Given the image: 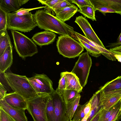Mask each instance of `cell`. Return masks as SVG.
<instances>
[{"instance_id":"1","label":"cell","mask_w":121,"mask_h":121,"mask_svg":"<svg viewBox=\"0 0 121 121\" xmlns=\"http://www.w3.org/2000/svg\"><path fill=\"white\" fill-rule=\"evenodd\" d=\"M37 26L41 29L60 35H69L78 41L72 27L67 24L45 9H39L34 14Z\"/></svg>"},{"instance_id":"2","label":"cell","mask_w":121,"mask_h":121,"mask_svg":"<svg viewBox=\"0 0 121 121\" xmlns=\"http://www.w3.org/2000/svg\"><path fill=\"white\" fill-rule=\"evenodd\" d=\"M5 74L15 92L26 100L33 98L38 94L26 76L17 75L11 72L6 73Z\"/></svg>"},{"instance_id":"3","label":"cell","mask_w":121,"mask_h":121,"mask_svg":"<svg viewBox=\"0 0 121 121\" xmlns=\"http://www.w3.org/2000/svg\"><path fill=\"white\" fill-rule=\"evenodd\" d=\"M36 26L37 24L34 14L31 12L22 16L16 15L14 12L7 14L8 30L26 32H30Z\"/></svg>"},{"instance_id":"4","label":"cell","mask_w":121,"mask_h":121,"mask_svg":"<svg viewBox=\"0 0 121 121\" xmlns=\"http://www.w3.org/2000/svg\"><path fill=\"white\" fill-rule=\"evenodd\" d=\"M14 48L22 59L31 57L38 52L37 47L31 39L17 31L11 30Z\"/></svg>"},{"instance_id":"5","label":"cell","mask_w":121,"mask_h":121,"mask_svg":"<svg viewBox=\"0 0 121 121\" xmlns=\"http://www.w3.org/2000/svg\"><path fill=\"white\" fill-rule=\"evenodd\" d=\"M50 96L48 94H39L33 98L26 100L27 109L34 121H48L46 108Z\"/></svg>"},{"instance_id":"6","label":"cell","mask_w":121,"mask_h":121,"mask_svg":"<svg viewBox=\"0 0 121 121\" xmlns=\"http://www.w3.org/2000/svg\"><path fill=\"white\" fill-rule=\"evenodd\" d=\"M56 46L60 54L69 58L78 56L84 48L79 42L69 35H60L58 37Z\"/></svg>"},{"instance_id":"7","label":"cell","mask_w":121,"mask_h":121,"mask_svg":"<svg viewBox=\"0 0 121 121\" xmlns=\"http://www.w3.org/2000/svg\"><path fill=\"white\" fill-rule=\"evenodd\" d=\"M92 64L91 59L88 53H83L79 56L71 72L77 77L83 88L87 83Z\"/></svg>"},{"instance_id":"8","label":"cell","mask_w":121,"mask_h":121,"mask_svg":"<svg viewBox=\"0 0 121 121\" xmlns=\"http://www.w3.org/2000/svg\"><path fill=\"white\" fill-rule=\"evenodd\" d=\"M32 86L38 94L50 95L55 91L52 87V82L46 75L36 74L33 76L27 78Z\"/></svg>"},{"instance_id":"9","label":"cell","mask_w":121,"mask_h":121,"mask_svg":"<svg viewBox=\"0 0 121 121\" xmlns=\"http://www.w3.org/2000/svg\"><path fill=\"white\" fill-rule=\"evenodd\" d=\"M54 108L55 121H70L66 113V104L60 95L55 90L50 95Z\"/></svg>"},{"instance_id":"10","label":"cell","mask_w":121,"mask_h":121,"mask_svg":"<svg viewBox=\"0 0 121 121\" xmlns=\"http://www.w3.org/2000/svg\"><path fill=\"white\" fill-rule=\"evenodd\" d=\"M81 29L87 38L105 48L87 19L82 16L76 17L75 21Z\"/></svg>"},{"instance_id":"11","label":"cell","mask_w":121,"mask_h":121,"mask_svg":"<svg viewBox=\"0 0 121 121\" xmlns=\"http://www.w3.org/2000/svg\"><path fill=\"white\" fill-rule=\"evenodd\" d=\"M121 99V89L104 93L101 91L100 104L105 109L108 110Z\"/></svg>"},{"instance_id":"12","label":"cell","mask_w":121,"mask_h":121,"mask_svg":"<svg viewBox=\"0 0 121 121\" xmlns=\"http://www.w3.org/2000/svg\"><path fill=\"white\" fill-rule=\"evenodd\" d=\"M0 108L15 121H28L25 113V109L12 107L7 103L4 99L0 100Z\"/></svg>"},{"instance_id":"13","label":"cell","mask_w":121,"mask_h":121,"mask_svg":"<svg viewBox=\"0 0 121 121\" xmlns=\"http://www.w3.org/2000/svg\"><path fill=\"white\" fill-rule=\"evenodd\" d=\"M56 35L53 32L45 30L36 33L32 39L37 45L41 47L52 43L54 41Z\"/></svg>"},{"instance_id":"14","label":"cell","mask_w":121,"mask_h":121,"mask_svg":"<svg viewBox=\"0 0 121 121\" xmlns=\"http://www.w3.org/2000/svg\"><path fill=\"white\" fill-rule=\"evenodd\" d=\"M4 99L7 103L12 107L25 109H27L26 100L16 92L7 93Z\"/></svg>"},{"instance_id":"15","label":"cell","mask_w":121,"mask_h":121,"mask_svg":"<svg viewBox=\"0 0 121 121\" xmlns=\"http://www.w3.org/2000/svg\"><path fill=\"white\" fill-rule=\"evenodd\" d=\"M76 35L78 39L88 43L91 46L99 50L102 54L108 60L112 61H116V59L113 53L109 49H107L97 43L90 40L85 36L76 32Z\"/></svg>"},{"instance_id":"16","label":"cell","mask_w":121,"mask_h":121,"mask_svg":"<svg viewBox=\"0 0 121 121\" xmlns=\"http://www.w3.org/2000/svg\"><path fill=\"white\" fill-rule=\"evenodd\" d=\"M94 8L106 7L116 11L121 15V0H90Z\"/></svg>"},{"instance_id":"17","label":"cell","mask_w":121,"mask_h":121,"mask_svg":"<svg viewBox=\"0 0 121 121\" xmlns=\"http://www.w3.org/2000/svg\"><path fill=\"white\" fill-rule=\"evenodd\" d=\"M13 47L9 45L0 56V71L2 73H5L12 64Z\"/></svg>"},{"instance_id":"18","label":"cell","mask_w":121,"mask_h":121,"mask_svg":"<svg viewBox=\"0 0 121 121\" xmlns=\"http://www.w3.org/2000/svg\"><path fill=\"white\" fill-rule=\"evenodd\" d=\"M77 7L74 4L59 9L55 12L56 16L62 21L64 22L69 20L77 12Z\"/></svg>"},{"instance_id":"19","label":"cell","mask_w":121,"mask_h":121,"mask_svg":"<svg viewBox=\"0 0 121 121\" xmlns=\"http://www.w3.org/2000/svg\"><path fill=\"white\" fill-rule=\"evenodd\" d=\"M62 73L66 78V89L75 90L80 93L82 91L83 87L75 74L71 72H65Z\"/></svg>"},{"instance_id":"20","label":"cell","mask_w":121,"mask_h":121,"mask_svg":"<svg viewBox=\"0 0 121 121\" xmlns=\"http://www.w3.org/2000/svg\"><path fill=\"white\" fill-rule=\"evenodd\" d=\"M0 8L7 13L16 12L21 9L18 0H0Z\"/></svg>"},{"instance_id":"21","label":"cell","mask_w":121,"mask_h":121,"mask_svg":"<svg viewBox=\"0 0 121 121\" xmlns=\"http://www.w3.org/2000/svg\"><path fill=\"white\" fill-rule=\"evenodd\" d=\"M99 89L102 93L121 89V76L107 82Z\"/></svg>"},{"instance_id":"22","label":"cell","mask_w":121,"mask_h":121,"mask_svg":"<svg viewBox=\"0 0 121 121\" xmlns=\"http://www.w3.org/2000/svg\"><path fill=\"white\" fill-rule=\"evenodd\" d=\"M10 45L13 47L7 29L0 31V56Z\"/></svg>"},{"instance_id":"23","label":"cell","mask_w":121,"mask_h":121,"mask_svg":"<svg viewBox=\"0 0 121 121\" xmlns=\"http://www.w3.org/2000/svg\"><path fill=\"white\" fill-rule=\"evenodd\" d=\"M58 93L60 95L66 104L80 95L79 92L74 90L66 89Z\"/></svg>"},{"instance_id":"24","label":"cell","mask_w":121,"mask_h":121,"mask_svg":"<svg viewBox=\"0 0 121 121\" xmlns=\"http://www.w3.org/2000/svg\"><path fill=\"white\" fill-rule=\"evenodd\" d=\"M81 95L66 104V113L70 121L72 120L74 113L79 105Z\"/></svg>"},{"instance_id":"25","label":"cell","mask_w":121,"mask_h":121,"mask_svg":"<svg viewBox=\"0 0 121 121\" xmlns=\"http://www.w3.org/2000/svg\"><path fill=\"white\" fill-rule=\"evenodd\" d=\"M78 6L79 9L78 12H79L85 17L91 19L93 21H96L95 17V11L93 5Z\"/></svg>"},{"instance_id":"26","label":"cell","mask_w":121,"mask_h":121,"mask_svg":"<svg viewBox=\"0 0 121 121\" xmlns=\"http://www.w3.org/2000/svg\"><path fill=\"white\" fill-rule=\"evenodd\" d=\"M121 119L120 100L114 106L107 121H119Z\"/></svg>"},{"instance_id":"27","label":"cell","mask_w":121,"mask_h":121,"mask_svg":"<svg viewBox=\"0 0 121 121\" xmlns=\"http://www.w3.org/2000/svg\"><path fill=\"white\" fill-rule=\"evenodd\" d=\"M46 113L48 121H55L54 108L50 95L47 104Z\"/></svg>"},{"instance_id":"28","label":"cell","mask_w":121,"mask_h":121,"mask_svg":"<svg viewBox=\"0 0 121 121\" xmlns=\"http://www.w3.org/2000/svg\"><path fill=\"white\" fill-rule=\"evenodd\" d=\"M78 42L86 50L87 52L92 56L97 57L101 54L98 50L92 47L88 43L78 39Z\"/></svg>"},{"instance_id":"29","label":"cell","mask_w":121,"mask_h":121,"mask_svg":"<svg viewBox=\"0 0 121 121\" xmlns=\"http://www.w3.org/2000/svg\"><path fill=\"white\" fill-rule=\"evenodd\" d=\"M0 84L2 85L8 91V93L15 92L11 86L7 78L5 73L0 71Z\"/></svg>"},{"instance_id":"30","label":"cell","mask_w":121,"mask_h":121,"mask_svg":"<svg viewBox=\"0 0 121 121\" xmlns=\"http://www.w3.org/2000/svg\"><path fill=\"white\" fill-rule=\"evenodd\" d=\"M86 103L83 105L79 104L73 115L72 121H81L85 116L84 108Z\"/></svg>"},{"instance_id":"31","label":"cell","mask_w":121,"mask_h":121,"mask_svg":"<svg viewBox=\"0 0 121 121\" xmlns=\"http://www.w3.org/2000/svg\"><path fill=\"white\" fill-rule=\"evenodd\" d=\"M100 92L101 90L99 89L93 94L89 101L91 105V110L101 105L100 104Z\"/></svg>"},{"instance_id":"32","label":"cell","mask_w":121,"mask_h":121,"mask_svg":"<svg viewBox=\"0 0 121 121\" xmlns=\"http://www.w3.org/2000/svg\"><path fill=\"white\" fill-rule=\"evenodd\" d=\"M74 4H72L69 0H61L52 8V12L53 13L61 9L72 6Z\"/></svg>"},{"instance_id":"33","label":"cell","mask_w":121,"mask_h":121,"mask_svg":"<svg viewBox=\"0 0 121 121\" xmlns=\"http://www.w3.org/2000/svg\"><path fill=\"white\" fill-rule=\"evenodd\" d=\"M61 0H37L39 3L45 5L44 9L51 13L52 8L55 5Z\"/></svg>"},{"instance_id":"34","label":"cell","mask_w":121,"mask_h":121,"mask_svg":"<svg viewBox=\"0 0 121 121\" xmlns=\"http://www.w3.org/2000/svg\"><path fill=\"white\" fill-rule=\"evenodd\" d=\"M7 14L0 8V31L7 29Z\"/></svg>"},{"instance_id":"35","label":"cell","mask_w":121,"mask_h":121,"mask_svg":"<svg viewBox=\"0 0 121 121\" xmlns=\"http://www.w3.org/2000/svg\"><path fill=\"white\" fill-rule=\"evenodd\" d=\"M114 106L108 110L105 109L103 107L100 111L98 121H107L113 109Z\"/></svg>"},{"instance_id":"36","label":"cell","mask_w":121,"mask_h":121,"mask_svg":"<svg viewBox=\"0 0 121 121\" xmlns=\"http://www.w3.org/2000/svg\"><path fill=\"white\" fill-rule=\"evenodd\" d=\"M66 78L62 73H60V78L59 82V85L56 91L59 92L66 89Z\"/></svg>"},{"instance_id":"37","label":"cell","mask_w":121,"mask_h":121,"mask_svg":"<svg viewBox=\"0 0 121 121\" xmlns=\"http://www.w3.org/2000/svg\"><path fill=\"white\" fill-rule=\"evenodd\" d=\"M45 7V6L28 9H26L22 8H21L18 11L14 12L16 15L22 16L28 14L30 13L29 12L32 10L42 8H44Z\"/></svg>"},{"instance_id":"38","label":"cell","mask_w":121,"mask_h":121,"mask_svg":"<svg viewBox=\"0 0 121 121\" xmlns=\"http://www.w3.org/2000/svg\"><path fill=\"white\" fill-rule=\"evenodd\" d=\"M72 3H73L76 4L78 6H92L90 0H69Z\"/></svg>"},{"instance_id":"39","label":"cell","mask_w":121,"mask_h":121,"mask_svg":"<svg viewBox=\"0 0 121 121\" xmlns=\"http://www.w3.org/2000/svg\"><path fill=\"white\" fill-rule=\"evenodd\" d=\"M94 8L95 11H99L104 16L106 15V13H116L118 14V13L115 10L106 7H99Z\"/></svg>"},{"instance_id":"40","label":"cell","mask_w":121,"mask_h":121,"mask_svg":"<svg viewBox=\"0 0 121 121\" xmlns=\"http://www.w3.org/2000/svg\"><path fill=\"white\" fill-rule=\"evenodd\" d=\"M0 121H15L3 109L0 108Z\"/></svg>"},{"instance_id":"41","label":"cell","mask_w":121,"mask_h":121,"mask_svg":"<svg viewBox=\"0 0 121 121\" xmlns=\"http://www.w3.org/2000/svg\"><path fill=\"white\" fill-rule=\"evenodd\" d=\"M121 45V33L117 39V42L115 43L110 44L108 47H110V48H111L118 47Z\"/></svg>"},{"instance_id":"42","label":"cell","mask_w":121,"mask_h":121,"mask_svg":"<svg viewBox=\"0 0 121 121\" xmlns=\"http://www.w3.org/2000/svg\"><path fill=\"white\" fill-rule=\"evenodd\" d=\"M7 92L6 90L0 84V100L4 98L7 94Z\"/></svg>"},{"instance_id":"43","label":"cell","mask_w":121,"mask_h":121,"mask_svg":"<svg viewBox=\"0 0 121 121\" xmlns=\"http://www.w3.org/2000/svg\"><path fill=\"white\" fill-rule=\"evenodd\" d=\"M91 110V105L89 101H88L86 103V104L84 108V111L85 116L89 114Z\"/></svg>"},{"instance_id":"44","label":"cell","mask_w":121,"mask_h":121,"mask_svg":"<svg viewBox=\"0 0 121 121\" xmlns=\"http://www.w3.org/2000/svg\"><path fill=\"white\" fill-rule=\"evenodd\" d=\"M110 51L121 55V45L114 48H110Z\"/></svg>"},{"instance_id":"45","label":"cell","mask_w":121,"mask_h":121,"mask_svg":"<svg viewBox=\"0 0 121 121\" xmlns=\"http://www.w3.org/2000/svg\"><path fill=\"white\" fill-rule=\"evenodd\" d=\"M100 111L94 116L90 121H98Z\"/></svg>"},{"instance_id":"46","label":"cell","mask_w":121,"mask_h":121,"mask_svg":"<svg viewBox=\"0 0 121 121\" xmlns=\"http://www.w3.org/2000/svg\"><path fill=\"white\" fill-rule=\"evenodd\" d=\"M111 51L113 53L114 56L116 59H117L118 61L121 62V55Z\"/></svg>"},{"instance_id":"47","label":"cell","mask_w":121,"mask_h":121,"mask_svg":"<svg viewBox=\"0 0 121 121\" xmlns=\"http://www.w3.org/2000/svg\"><path fill=\"white\" fill-rule=\"evenodd\" d=\"M29 0H18L19 5L20 6H21L23 4H26L28 1H29Z\"/></svg>"},{"instance_id":"48","label":"cell","mask_w":121,"mask_h":121,"mask_svg":"<svg viewBox=\"0 0 121 121\" xmlns=\"http://www.w3.org/2000/svg\"><path fill=\"white\" fill-rule=\"evenodd\" d=\"M89 114L85 115L81 121H87Z\"/></svg>"},{"instance_id":"49","label":"cell","mask_w":121,"mask_h":121,"mask_svg":"<svg viewBox=\"0 0 121 121\" xmlns=\"http://www.w3.org/2000/svg\"><path fill=\"white\" fill-rule=\"evenodd\" d=\"M120 103H121V99H120Z\"/></svg>"},{"instance_id":"50","label":"cell","mask_w":121,"mask_h":121,"mask_svg":"<svg viewBox=\"0 0 121 121\" xmlns=\"http://www.w3.org/2000/svg\"><path fill=\"white\" fill-rule=\"evenodd\" d=\"M72 121V120L71 121Z\"/></svg>"},{"instance_id":"51","label":"cell","mask_w":121,"mask_h":121,"mask_svg":"<svg viewBox=\"0 0 121 121\" xmlns=\"http://www.w3.org/2000/svg\"></svg>"}]
</instances>
